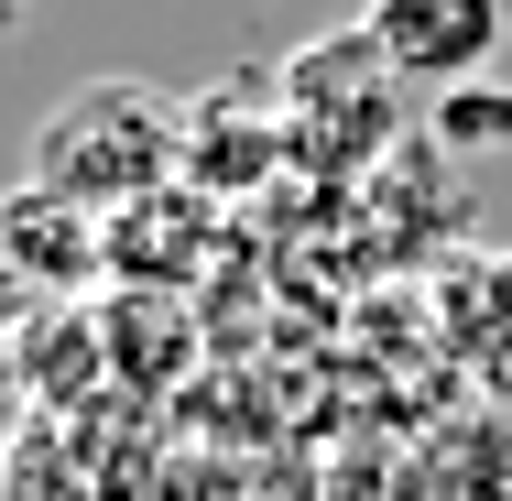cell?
Wrapping results in <instances>:
<instances>
[{
  "label": "cell",
  "instance_id": "obj_1",
  "mask_svg": "<svg viewBox=\"0 0 512 501\" xmlns=\"http://www.w3.org/2000/svg\"><path fill=\"white\" fill-rule=\"evenodd\" d=\"M186 175V99L142 88V77H88L33 120V153H22V186L120 218V207L164 197Z\"/></svg>",
  "mask_w": 512,
  "mask_h": 501
},
{
  "label": "cell",
  "instance_id": "obj_2",
  "mask_svg": "<svg viewBox=\"0 0 512 501\" xmlns=\"http://www.w3.org/2000/svg\"><path fill=\"white\" fill-rule=\"evenodd\" d=\"M273 99H284V120H295V142H316V164H338L327 142H349V153H360V142H382V131H393V66H382V44L349 22V33H316L306 55L284 66V88H273Z\"/></svg>",
  "mask_w": 512,
  "mask_h": 501
},
{
  "label": "cell",
  "instance_id": "obj_3",
  "mask_svg": "<svg viewBox=\"0 0 512 501\" xmlns=\"http://www.w3.org/2000/svg\"><path fill=\"white\" fill-rule=\"evenodd\" d=\"M0 273L22 284L33 305H66L88 295V284H109V218H88V207L44 197V186H0Z\"/></svg>",
  "mask_w": 512,
  "mask_h": 501
},
{
  "label": "cell",
  "instance_id": "obj_4",
  "mask_svg": "<svg viewBox=\"0 0 512 501\" xmlns=\"http://www.w3.org/2000/svg\"><path fill=\"white\" fill-rule=\"evenodd\" d=\"M360 33L382 44V66H393V77L469 88V77H491V55H502L512 0H371V11H360Z\"/></svg>",
  "mask_w": 512,
  "mask_h": 501
},
{
  "label": "cell",
  "instance_id": "obj_5",
  "mask_svg": "<svg viewBox=\"0 0 512 501\" xmlns=\"http://www.w3.org/2000/svg\"><path fill=\"white\" fill-rule=\"evenodd\" d=\"M207 240H218V197L164 186V197H142V207L109 218V284H120V295H175V284L207 273Z\"/></svg>",
  "mask_w": 512,
  "mask_h": 501
},
{
  "label": "cell",
  "instance_id": "obj_6",
  "mask_svg": "<svg viewBox=\"0 0 512 501\" xmlns=\"http://www.w3.org/2000/svg\"><path fill=\"white\" fill-rule=\"evenodd\" d=\"M273 142H284V120L262 109V77L207 88V99H186V186H197V197H240V186H262Z\"/></svg>",
  "mask_w": 512,
  "mask_h": 501
},
{
  "label": "cell",
  "instance_id": "obj_7",
  "mask_svg": "<svg viewBox=\"0 0 512 501\" xmlns=\"http://www.w3.org/2000/svg\"><path fill=\"white\" fill-rule=\"evenodd\" d=\"M436 305H447V338L458 360L480 371V393L512 403V251H469L436 273Z\"/></svg>",
  "mask_w": 512,
  "mask_h": 501
},
{
  "label": "cell",
  "instance_id": "obj_8",
  "mask_svg": "<svg viewBox=\"0 0 512 501\" xmlns=\"http://www.w3.org/2000/svg\"><path fill=\"white\" fill-rule=\"evenodd\" d=\"M99 327H109L99 349L142 382V393H153V382H175V371L197 360V327H186V305H175V295H120V316H99Z\"/></svg>",
  "mask_w": 512,
  "mask_h": 501
},
{
  "label": "cell",
  "instance_id": "obj_9",
  "mask_svg": "<svg viewBox=\"0 0 512 501\" xmlns=\"http://www.w3.org/2000/svg\"><path fill=\"white\" fill-rule=\"evenodd\" d=\"M425 142H436L447 164H491V153H512V88H502V77L436 88V109H425Z\"/></svg>",
  "mask_w": 512,
  "mask_h": 501
},
{
  "label": "cell",
  "instance_id": "obj_10",
  "mask_svg": "<svg viewBox=\"0 0 512 501\" xmlns=\"http://www.w3.org/2000/svg\"><path fill=\"white\" fill-rule=\"evenodd\" d=\"M88 327H99V316H33V338H22V393H66V382H77V371H88V382H99V338H88Z\"/></svg>",
  "mask_w": 512,
  "mask_h": 501
},
{
  "label": "cell",
  "instance_id": "obj_11",
  "mask_svg": "<svg viewBox=\"0 0 512 501\" xmlns=\"http://www.w3.org/2000/svg\"><path fill=\"white\" fill-rule=\"evenodd\" d=\"M33 316H44V305H33L22 284H11V273H0V393L22 382V338H33Z\"/></svg>",
  "mask_w": 512,
  "mask_h": 501
},
{
  "label": "cell",
  "instance_id": "obj_12",
  "mask_svg": "<svg viewBox=\"0 0 512 501\" xmlns=\"http://www.w3.org/2000/svg\"><path fill=\"white\" fill-rule=\"evenodd\" d=\"M33 11H44V0H0V44H11V33H33Z\"/></svg>",
  "mask_w": 512,
  "mask_h": 501
}]
</instances>
